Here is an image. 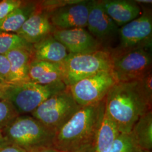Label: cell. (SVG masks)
<instances>
[{
    "label": "cell",
    "instance_id": "obj_16",
    "mask_svg": "<svg viewBox=\"0 0 152 152\" xmlns=\"http://www.w3.org/2000/svg\"><path fill=\"white\" fill-rule=\"evenodd\" d=\"M28 76L29 81L43 85L63 82L60 63L32 60Z\"/></svg>",
    "mask_w": 152,
    "mask_h": 152
},
{
    "label": "cell",
    "instance_id": "obj_3",
    "mask_svg": "<svg viewBox=\"0 0 152 152\" xmlns=\"http://www.w3.org/2000/svg\"><path fill=\"white\" fill-rule=\"evenodd\" d=\"M2 131L8 144L19 147L27 152L53 147L55 132L32 115H19Z\"/></svg>",
    "mask_w": 152,
    "mask_h": 152
},
{
    "label": "cell",
    "instance_id": "obj_25",
    "mask_svg": "<svg viewBox=\"0 0 152 152\" xmlns=\"http://www.w3.org/2000/svg\"><path fill=\"white\" fill-rule=\"evenodd\" d=\"M10 65L5 55H0V82L9 83Z\"/></svg>",
    "mask_w": 152,
    "mask_h": 152
},
{
    "label": "cell",
    "instance_id": "obj_13",
    "mask_svg": "<svg viewBox=\"0 0 152 152\" xmlns=\"http://www.w3.org/2000/svg\"><path fill=\"white\" fill-rule=\"evenodd\" d=\"M55 29L48 12L38 9L15 33L29 44L34 45L52 34Z\"/></svg>",
    "mask_w": 152,
    "mask_h": 152
},
{
    "label": "cell",
    "instance_id": "obj_1",
    "mask_svg": "<svg viewBox=\"0 0 152 152\" xmlns=\"http://www.w3.org/2000/svg\"><path fill=\"white\" fill-rule=\"evenodd\" d=\"M152 99L140 80L117 82L105 98V112L120 134H129L141 116L152 110Z\"/></svg>",
    "mask_w": 152,
    "mask_h": 152
},
{
    "label": "cell",
    "instance_id": "obj_33",
    "mask_svg": "<svg viewBox=\"0 0 152 152\" xmlns=\"http://www.w3.org/2000/svg\"><path fill=\"white\" fill-rule=\"evenodd\" d=\"M138 152H145V151H139Z\"/></svg>",
    "mask_w": 152,
    "mask_h": 152
},
{
    "label": "cell",
    "instance_id": "obj_10",
    "mask_svg": "<svg viewBox=\"0 0 152 152\" xmlns=\"http://www.w3.org/2000/svg\"><path fill=\"white\" fill-rule=\"evenodd\" d=\"M52 36L65 46L69 54H88L107 49L84 28H55Z\"/></svg>",
    "mask_w": 152,
    "mask_h": 152
},
{
    "label": "cell",
    "instance_id": "obj_31",
    "mask_svg": "<svg viewBox=\"0 0 152 152\" xmlns=\"http://www.w3.org/2000/svg\"><path fill=\"white\" fill-rule=\"evenodd\" d=\"M7 144H8L7 143V141L6 140L5 138L2 129H0V148Z\"/></svg>",
    "mask_w": 152,
    "mask_h": 152
},
{
    "label": "cell",
    "instance_id": "obj_5",
    "mask_svg": "<svg viewBox=\"0 0 152 152\" xmlns=\"http://www.w3.org/2000/svg\"><path fill=\"white\" fill-rule=\"evenodd\" d=\"M66 87L64 82L46 85L31 81L10 84L4 100L10 102L19 115L31 114L46 100Z\"/></svg>",
    "mask_w": 152,
    "mask_h": 152
},
{
    "label": "cell",
    "instance_id": "obj_18",
    "mask_svg": "<svg viewBox=\"0 0 152 152\" xmlns=\"http://www.w3.org/2000/svg\"><path fill=\"white\" fill-rule=\"evenodd\" d=\"M38 2L23 1L21 5L0 20V31L17 32L24 23L37 11Z\"/></svg>",
    "mask_w": 152,
    "mask_h": 152
},
{
    "label": "cell",
    "instance_id": "obj_12",
    "mask_svg": "<svg viewBox=\"0 0 152 152\" xmlns=\"http://www.w3.org/2000/svg\"><path fill=\"white\" fill-rule=\"evenodd\" d=\"M89 2L81 0L48 12L51 23L59 29L87 27Z\"/></svg>",
    "mask_w": 152,
    "mask_h": 152
},
{
    "label": "cell",
    "instance_id": "obj_20",
    "mask_svg": "<svg viewBox=\"0 0 152 152\" xmlns=\"http://www.w3.org/2000/svg\"><path fill=\"white\" fill-rule=\"evenodd\" d=\"M120 132L105 110L95 141L96 152H106L112 146Z\"/></svg>",
    "mask_w": 152,
    "mask_h": 152
},
{
    "label": "cell",
    "instance_id": "obj_23",
    "mask_svg": "<svg viewBox=\"0 0 152 152\" xmlns=\"http://www.w3.org/2000/svg\"><path fill=\"white\" fill-rule=\"evenodd\" d=\"M19 115L10 102L0 100V129L5 128Z\"/></svg>",
    "mask_w": 152,
    "mask_h": 152
},
{
    "label": "cell",
    "instance_id": "obj_32",
    "mask_svg": "<svg viewBox=\"0 0 152 152\" xmlns=\"http://www.w3.org/2000/svg\"><path fill=\"white\" fill-rule=\"evenodd\" d=\"M136 3L139 4H151L152 1L151 0H135Z\"/></svg>",
    "mask_w": 152,
    "mask_h": 152
},
{
    "label": "cell",
    "instance_id": "obj_7",
    "mask_svg": "<svg viewBox=\"0 0 152 152\" xmlns=\"http://www.w3.org/2000/svg\"><path fill=\"white\" fill-rule=\"evenodd\" d=\"M81 107L67 87L46 100L31 114L55 133Z\"/></svg>",
    "mask_w": 152,
    "mask_h": 152
},
{
    "label": "cell",
    "instance_id": "obj_28",
    "mask_svg": "<svg viewBox=\"0 0 152 152\" xmlns=\"http://www.w3.org/2000/svg\"><path fill=\"white\" fill-rule=\"evenodd\" d=\"M0 152H27L25 150L15 145L7 144L0 148Z\"/></svg>",
    "mask_w": 152,
    "mask_h": 152
},
{
    "label": "cell",
    "instance_id": "obj_8",
    "mask_svg": "<svg viewBox=\"0 0 152 152\" xmlns=\"http://www.w3.org/2000/svg\"><path fill=\"white\" fill-rule=\"evenodd\" d=\"M116 83L112 71H102L68 87L77 103L84 107L104 100Z\"/></svg>",
    "mask_w": 152,
    "mask_h": 152
},
{
    "label": "cell",
    "instance_id": "obj_29",
    "mask_svg": "<svg viewBox=\"0 0 152 152\" xmlns=\"http://www.w3.org/2000/svg\"><path fill=\"white\" fill-rule=\"evenodd\" d=\"M10 84L0 82V100H4L6 92Z\"/></svg>",
    "mask_w": 152,
    "mask_h": 152
},
{
    "label": "cell",
    "instance_id": "obj_17",
    "mask_svg": "<svg viewBox=\"0 0 152 152\" xmlns=\"http://www.w3.org/2000/svg\"><path fill=\"white\" fill-rule=\"evenodd\" d=\"M32 53L26 49L13 50L5 55L10 65L9 84L29 81V68Z\"/></svg>",
    "mask_w": 152,
    "mask_h": 152
},
{
    "label": "cell",
    "instance_id": "obj_27",
    "mask_svg": "<svg viewBox=\"0 0 152 152\" xmlns=\"http://www.w3.org/2000/svg\"><path fill=\"white\" fill-rule=\"evenodd\" d=\"M65 152H96L95 142Z\"/></svg>",
    "mask_w": 152,
    "mask_h": 152
},
{
    "label": "cell",
    "instance_id": "obj_22",
    "mask_svg": "<svg viewBox=\"0 0 152 152\" xmlns=\"http://www.w3.org/2000/svg\"><path fill=\"white\" fill-rule=\"evenodd\" d=\"M137 147L130 133L121 134L111 148L106 152H138Z\"/></svg>",
    "mask_w": 152,
    "mask_h": 152
},
{
    "label": "cell",
    "instance_id": "obj_4",
    "mask_svg": "<svg viewBox=\"0 0 152 152\" xmlns=\"http://www.w3.org/2000/svg\"><path fill=\"white\" fill-rule=\"evenodd\" d=\"M109 51L112 71L117 82L138 81L152 72V49L115 48Z\"/></svg>",
    "mask_w": 152,
    "mask_h": 152
},
{
    "label": "cell",
    "instance_id": "obj_9",
    "mask_svg": "<svg viewBox=\"0 0 152 152\" xmlns=\"http://www.w3.org/2000/svg\"><path fill=\"white\" fill-rule=\"evenodd\" d=\"M142 11L138 18L119 28L120 45L115 49H152V10L144 7Z\"/></svg>",
    "mask_w": 152,
    "mask_h": 152
},
{
    "label": "cell",
    "instance_id": "obj_24",
    "mask_svg": "<svg viewBox=\"0 0 152 152\" xmlns=\"http://www.w3.org/2000/svg\"><path fill=\"white\" fill-rule=\"evenodd\" d=\"M23 1L4 0L0 2V20L5 18L11 12L21 5Z\"/></svg>",
    "mask_w": 152,
    "mask_h": 152
},
{
    "label": "cell",
    "instance_id": "obj_2",
    "mask_svg": "<svg viewBox=\"0 0 152 152\" xmlns=\"http://www.w3.org/2000/svg\"><path fill=\"white\" fill-rule=\"evenodd\" d=\"M105 110V99L82 107L55 133L53 148L65 152L95 142Z\"/></svg>",
    "mask_w": 152,
    "mask_h": 152
},
{
    "label": "cell",
    "instance_id": "obj_6",
    "mask_svg": "<svg viewBox=\"0 0 152 152\" xmlns=\"http://www.w3.org/2000/svg\"><path fill=\"white\" fill-rule=\"evenodd\" d=\"M63 81L67 87L102 71H112L108 49L83 54H68L60 63Z\"/></svg>",
    "mask_w": 152,
    "mask_h": 152
},
{
    "label": "cell",
    "instance_id": "obj_15",
    "mask_svg": "<svg viewBox=\"0 0 152 152\" xmlns=\"http://www.w3.org/2000/svg\"><path fill=\"white\" fill-rule=\"evenodd\" d=\"M65 46L52 34L33 45L32 60L61 63L68 55Z\"/></svg>",
    "mask_w": 152,
    "mask_h": 152
},
{
    "label": "cell",
    "instance_id": "obj_21",
    "mask_svg": "<svg viewBox=\"0 0 152 152\" xmlns=\"http://www.w3.org/2000/svg\"><path fill=\"white\" fill-rule=\"evenodd\" d=\"M32 46L16 33L0 31V55H6L19 49H26L32 53Z\"/></svg>",
    "mask_w": 152,
    "mask_h": 152
},
{
    "label": "cell",
    "instance_id": "obj_26",
    "mask_svg": "<svg viewBox=\"0 0 152 152\" xmlns=\"http://www.w3.org/2000/svg\"><path fill=\"white\" fill-rule=\"evenodd\" d=\"M140 81L145 92L152 99V72L142 77Z\"/></svg>",
    "mask_w": 152,
    "mask_h": 152
},
{
    "label": "cell",
    "instance_id": "obj_11",
    "mask_svg": "<svg viewBox=\"0 0 152 152\" xmlns=\"http://www.w3.org/2000/svg\"><path fill=\"white\" fill-rule=\"evenodd\" d=\"M87 27L88 31L104 48V44L118 35L119 30V28L104 10L100 1L95 0L89 2Z\"/></svg>",
    "mask_w": 152,
    "mask_h": 152
},
{
    "label": "cell",
    "instance_id": "obj_30",
    "mask_svg": "<svg viewBox=\"0 0 152 152\" xmlns=\"http://www.w3.org/2000/svg\"><path fill=\"white\" fill-rule=\"evenodd\" d=\"M29 152H60L58 151L53 147H45L34 149Z\"/></svg>",
    "mask_w": 152,
    "mask_h": 152
},
{
    "label": "cell",
    "instance_id": "obj_14",
    "mask_svg": "<svg viewBox=\"0 0 152 152\" xmlns=\"http://www.w3.org/2000/svg\"><path fill=\"white\" fill-rule=\"evenodd\" d=\"M104 10L118 27L134 20L142 13L141 6L131 0L100 1Z\"/></svg>",
    "mask_w": 152,
    "mask_h": 152
},
{
    "label": "cell",
    "instance_id": "obj_19",
    "mask_svg": "<svg viewBox=\"0 0 152 152\" xmlns=\"http://www.w3.org/2000/svg\"><path fill=\"white\" fill-rule=\"evenodd\" d=\"M130 134L140 151L152 152V111L141 116Z\"/></svg>",
    "mask_w": 152,
    "mask_h": 152
}]
</instances>
